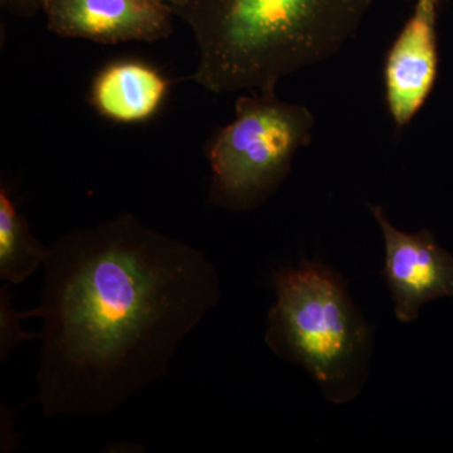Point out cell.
I'll list each match as a JSON object with an SVG mask.
<instances>
[{"label":"cell","instance_id":"obj_3","mask_svg":"<svg viewBox=\"0 0 453 453\" xmlns=\"http://www.w3.org/2000/svg\"><path fill=\"white\" fill-rule=\"evenodd\" d=\"M267 347L308 372L325 398L353 401L369 377L374 330L333 268L303 259L273 276Z\"/></svg>","mask_w":453,"mask_h":453},{"label":"cell","instance_id":"obj_9","mask_svg":"<svg viewBox=\"0 0 453 453\" xmlns=\"http://www.w3.org/2000/svg\"><path fill=\"white\" fill-rule=\"evenodd\" d=\"M50 247L32 234L25 214L18 210L8 187H0V279L8 283L25 282L43 266Z\"/></svg>","mask_w":453,"mask_h":453},{"label":"cell","instance_id":"obj_7","mask_svg":"<svg viewBox=\"0 0 453 453\" xmlns=\"http://www.w3.org/2000/svg\"><path fill=\"white\" fill-rule=\"evenodd\" d=\"M441 0H416L384 62L388 112L402 129L428 100L438 73L437 19Z\"/></svg>","mask_w":453,"mask_h":453},{"label":"cell","instance_id":"obj_1","mask_svg":"<svg viewBox=\"0 0 453 453\" xmlns=\"http://www.w3.org/2000/svg\"><path fill=\"white\" fill-rule=\"evenodd\" d=\"M41 303L37 401L46 417H98L168 372L179 345L219 303L204 253L133 214L50 247Z\"/></svg>","mask_w":453,"mask_h":453},{"label":"cell","instance_id":"obj_4","mask_svg":"<svg viewBox=\"0 0 453 453\" xmlns=\"http://www.w3.org/2000/svg\"><path fill=\"white\" fill-rule=\"evenodd\" d=\"M242 95L234 120L210 142V198L228 211H250L277 192L292 160L312 138L315 119L308 107L276 94Z\"/></svg>","mask_w":453,"mask_h":453},{"label":"cell","instance_id":"obj_6","mask_svg":"<svg viewBox=\"0 0 453 453\" xmlns=\"http://www.w3.org/2000/svg\"><path fill=\"white\" fill-rule=\"evenodd\" d=\"M50 32L98 44L165 40L174 9L165 0H47Z\"/></svg>","mask_w":453,"mask_h":453},{"label":"cell","instance_id":"obj_5","mask_svg":"<svg viewBox=\"0 0 453 453\" xmlns=\"http://www.w3.org/2000/svg\"><path fill=\"white\" fill-rule=\"evenodd\" d=\"M384 240L386 280L401 323H412L431 301L453 300V256L429 229L407 234L396 228L380 204H369Z\"/></svg>","mask_w":453,"mask_h":453},{"label":"cell","instance_id":"obj_10","mask_svg":"<svg viewBox=\"0 0 453 453\" xmlns=\"http://www.w3.org/2000/svg\"><path fill=\"white\" fill-rule=\"evenodd\" d=\"M47 0H0V5L8 13L22 18H31L43 11Z\"/></svg>","mask_w":453,"mask_h":453},{"label":"cell","instance_id":"obj_8","mask_svg":"<svg viewBox=\"0 0 453 453\" xmlns=\"http://www.w3.org/2000/svg\"><path fill=\"white\" fill-rule=\"evenodd\" d=\"M170 85L172 81L144 62H113L95 77L89 103L109 120L140 124L159 111Z\"/></svg>","mask_w":453,"mask_h":453},{"label":"cell","instance_id":"obj_2","mask_svg":"<svg viewBox=\"0 0 453 453\" xmlns=\"http://www.w3.org/2000/svg\"><path fill=\"white\" fill-rule=\"evenodd\" d=\"M374 0H183L174 9L192 29V79L211 94H276L282 77L332 58Z\"/></svg>","mask_w":453,"mask_h":453},{"label":"cell","instance_id":"obj_11","mask_svg":"<svg viewBox=\"0 0 453 453\" xmlns=\"http://www.w3.org/2000/svg\"><path fill=\"white\" fill-rule=\"evenodd\" d=\"M165 2H168L173 8H175L179 7L183 3V0H165Z\"/></svg>","mask_w":453,"mask_h":453}]
</instances>
